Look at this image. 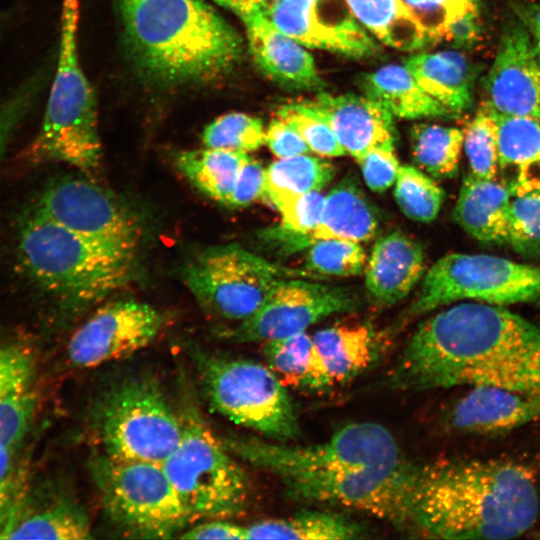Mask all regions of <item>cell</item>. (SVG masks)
<instances>
[{
	"instance_id": "5",
	"label": "cell",
	"mask_w": 540,
	"mask_h": 540,
	"mask_svg": "<svg viewBox=\"0 0 540 540\" xmlns=\"http://www.w3.org/2000/svg\"><path fill=\"white\" fill-rule=\"evenodd\" d=\"M134 246L86 236L34 211L23 222L20 259L43 288L76 305L123 287L136 267Z\"/></svg>"
},
{
	"instance_id": "22",
	"label": "cell",
	"mask_w": 540,
	"mask_h": 540,
	"mask_svg": "<svg viewBox=\"0 0 540 540\" xmlns=\"http://www.w3.org/2000/svg\"><path fill=\"white\" fill-rule=\"evenodd\" d=\"M492 112L500 181L512 196L540 190V118Z\"/></svg>"
},
{
	"instance_id": "25",
	"label": "cell",
	"mask_w": 540,
	"mask_h": 540,
	"mask_svg": "<svg viewBox=\"0 0 540 540\" xmlns=\"http://www.w3.org/2000/svg\"><path fill=\"white\" fill-rule=\"evenodd\" d=\"M378 224L377 211L357 181L347 175L325 196L321 221L304 238L308 247L324 239L359 243L375 236Z\"/></svg>"
},
{
	"instance_id": "49",
	"label": "cell",
	"mask_w": 540,
	"mask_h": 540,
	"mask_svg": "<svg viewBox=\"0 0 540 540\" xmlns=\"http://www.w3.org/2000/svg\"><path fill=\"white\" fill-rule=\"evenodd\" d=\"M181 539H245V526L226 518H211L189 527L178 536Z\"/></svg>"
},
{
	"instance_id": "1",
	"label": "cell",
	"mask_w": 540,
	"mask_h": 540,
	"mask_svg": "<svg viewBox=\"0 0 540 540\" xmlns=\"http://www.w3.org/2000/svg\"><path fill=\"white\" fill-rule=\"evenodd\" d=\"M220 439L236 458L275 475L295 500L362 510L412 532L420 464L408 460L378 423H351L308 446L234 435Z\"/></svg>"
},
{
	"instance_id": "29",
	"label": "cell",
	"mask_w": 540,
	"mask_h": 540,
	"mask_svg": "<svg viewBox=\"0 0 540 540\" xmlns=\"http://www.w3.org/2000/svg\"><path fill=\"white\" fill-rule=\"evenodd\" d=\"M91 539V524L85 509L74 500L60 497L35 506L24 498L8 539Z\"/></svg>"
},
{
	"instance_id": "46",
	"label": "cell",
	"mask_w": 540,
	"mask_h": 540,
	"mask_svg": "<svg viewBox=\"0 0 540 540\" xmlns=\"http://www.w3.org/2000/svg\"><path fill=\"white\" fill-rule=\"evenodd\" d=\"M36 88L33 82L26 80L0 104V169L12 136L31 106Z\"/></svg>"
},
{
	"instance_id": "16",
	"label": "cell",
	"mask_w": 540,
	"mask_h": 540,
	"mask_svg": "<svg viewBox=\"0 0 540 540\" xmlns=\"http://www.w3.org/2000/svg\"><path fill=\"white\" fill-rule=\"evenodd\" d=\"M262 10L303 46L352 57H366L376 50L375 42L343 0H269Z\"/></svg>"
},
{
	"instance_id": "28",
	"label": "cell",
	"mask_w": 540,
	"mask_h": 540,
	"mask_svg": "<svg viewBox=\"0 0 540 540\" xmlns=\"http://www.w3.org/2000/svg\"><path fill=\"white\" fill-rule=\"evenodd\" d=\"M366 96L404 119L447 118L454 115L426 93L405 65H387L365 77Z\"/></svg>"
},
{
	"instance_id": "21",
	"label": "cell",
	"mask_w": 540,
	"mask_h": 540,
	"mask_svg": "<svg viewBox=\"0 0 540 540\" xmlns=\"http://www.w3.org/2000/svg\"><path fill=\"white\" fill-rule=\"evenodd\" d=\"M538 418L540 396L487 386L470 387L448 415L454 429L476 434L507 432Z\"/></svg>"
},
{
	"instance_id": "7",
	"label": "cell",
	"mask_w": 540,
	"mask_h": 540,
	"mask_svg": "<svg viewBox=\"0 0 540 540\" xmlns=\"http://www.w3.org/2000/svg\"><path fill=\"white\" fill-rule=\"evenodd\" d=\"M92 419L104 454L121 460L161 464L183 431L181 413L148 374L109 384L95 402Z\"/></svg>"
},
{
	"instance_id": "27",
	"label": "cell",
	"mask_w": 540,
	"mask_h": 540,
	"mask_svg": "<svg viewBox=\"0 0 540 540\" xmlns=\"http://www.w3.org/2000/svg\"><path fill=\"white\" fill-rule=\"evenodd\" d=\"M405 66L421 88L454 116L471 107V69L461 53H419L410 56Z\"/></svg>"
},
{
	"instance_id": "32",
	"label": "cell",
	"mask_w": 540,
	"mask_h": 540,
	"mask_svg": "<svg viewBox=\"0 0 540 540\" xmlns=\"http://www.w3.org/2000/svg\"><path fill=\"white\" fill-rule=\"evenodd\" d=\"M366 533L356 521L322 511H305L245 526V539L347 540L364 538Z\"/></svg>"
},
{
	"instance_id": "30",
	"label": "cell",
	"mask_w": 540,
	"mask_h": 540,
	"mask_svg": "<svg viewBox=\"0 0 540 540\" xmlns=\"http://www.w3.org/2000/svg\"><path fill=\"white\" fill-rule=\"evenodd\" d=\"M263 355L285 387L313 392L333 387L313 338L306 332L265 342Z\"/></svg>"
},
{
	"instance_id": "4",
	"label": "cell",
	"mask_w": 540,
	"mask_h": 540,
	"mask_svg": "<svg viewBox=\"0 0 540 540\" xmlns=\"http://www.w3.org/2000/svg\"><path fill=\"white\" fill-rule=\"evenodd\" d=\"M125 34L138 66L164 83L208 81L241 55V39L202 0H119Z\"/></svg>"
},
{
	"instance_id": "43",
	"label": "cell",
	"mask_w": 540,
	"mask_h": 540,
	"mask_svg": "<svg viewBox=\"0 0 540 540\" xmlns=\"http://www.w3.org/2000/svg\"><path fill=\"white\" fill-rule=\"evenodd\" d=\"M13 448L0 443V539H8L25 498L23 476Z\"/></svg>"
},
{
	"instance_id": "6",
	"label": "cell",
	"mask_w": 540,
	"mask_h": 540,
	"mask_svg": "<svg viewBox=\"0 0 540 540\" xmlns=\"http://www.w3.org/2000/svg\"><path fill=\"white\" fill-rule=\"evenodd\" d=\"M80 0H63L59 55L38 134L25 156L32 162L57 161L78 169L96 168L101 157L97 106L79 61Z\"/></svg>"
},
{
	"instance_id": "38",
	"label": "cell",
	"mask_w": 540,
	"mask_h": 540,
	"mask_svg": "<svg viewBox=\"0 0 540 540\" xmlns=\"http://www.w3.org/2000/svg\"><path fill=\"white\" fill-rule=\"evenodd\" d=\"M470 173L481 179H496L498 174L497 128L492 110L484 103L464 131Z\"/></svg>"
},
{
	"instance_id": "17",
	"label": "cell",
	"mask_w": 540,
	"mask_h": 540,
	"mask_svg": "<svg viewBox=\"0 0 540 540\" xmlns=\"http://www.w3.org/2000/svg\"><path fill=\"white\" fill-rule=\"evenodd\" d=\"M485 92L484 103L498 114L540 118V55L522 21L504 28Z\"/></svg>"
},
{
	"instance_id": "13",
	"label": "cell",
	"mask_w": 540,
	"mask_h": 540,
	"mask_svg": "<svg viewBox=\"0 0 540 540\" xmlns=\"http://www.w3.org/2000/svg\"><path fill=\"white\" fill-rule=\"evenodd\" d=\"M358 302L349 287L284 278L251 317L225 333L242 343L279 340L330 315L353 311Z\"/></svg>"
},
{
	"instance_id": "52",
	"label": "cell",
	"mask_w": 540,
	"mask_h": 540,
	"mask_svg": "<svg viewBox=\"0 0 540 540\" xmlns=\"http://www.w3.org/2000/svg\"><path fill=\"white\" fill-rule=\"evenodd\" d=\"M216 3H218L219 5L223 6V7H226V8H229L230 9V2L229 0H214Z\"/></svg>"
},
{
	"instance_id": "31",
	"label": "cell",
	"mask_w": 540,
	"mask_h": 540,
	"mask_svg": "<svg viewBox=\"0 0 540 540\" xmlns=\"http://www.w3.org/2000/svg\"><path fill=\"white\" fill-rule=\"evenodd\" d=\"M357 21L384 44L414 51L431 44L404 0H343Z\"/></svg>"
},
{
	"instance_id": "20",
	"label": "cell",
	"mask_w": 540,
	"mask_h": 540,
	"mask_svg": "<svg viewBox=\"0 0 540 540\" xmlns=\"http://www.w3.org/2000/svg\"><path fill=\"white\" fill-rule=\"evenodd\" d=\"M425 271L422 246L400 231L380 237L373 245L364 269L369 299L387 307L404 299Z\"/></svg>"
},
{
	"instance_id": "11",
	"label": "cell",
	"mask_w": 540,
	"mask_h": 540,
	"mask_svg": "<svg viewBox=\"0 0 540 540\" xmlns=\"http://www.w3.org/2000/svg\"><path fill=\"white\" fill-rule=\"evenodd\" d=\"M538 298L540 268L493 255L451 253L429 268L405 317L461 300L505 306Z\"/></svg>"
},
{
	"instance_id": "8",
	"label": "cell",
	"mask_w": 540,
	"mask_h": 540,
	"mask_svg": "<svg viewBox=\"0 0 540 540\" xmlns=\"http://www.w3.org/2000/svg\"><path fill=\"white\" fill-rule=\"evenodd\" d=\"M190 355L211 409L278 442L299 438L300 425L288 391L268 365L198 348Z\"/></svg>"
},
{
	"instance_id": "24",
	"label": "cell",
	"mask_w": 540,
	"mask_h": 540,
	"mask_svg": "<svg viewBox=\"0 0 540 540\" xmlns=\"http://www.w3.org/2000/svg\"><path fill=\"white\" fill-rule=\"evenodd\" d=\"M512 195L496 179H481L471 173L462 181L453 210L454 220L482 243H508V211Z\"/></svg>"
},
{
	"instance_id": "14",
	"label": "cell",
	"mask_w": 540,
	"mask_h": 540,
	"mask_svg": "<svg viewBox=\"0 0 540 540\" xmlns=\"http://www.w3.org/2000/svg\"><path fill=\"white\" fill-rule=\"evenodd\" d=\"M165 325L153 306L120 300L105 304L71 336L67 359L75 368H94L126 358L152 343Z\"/></svg>"
},
{
	"instance_id": "9",
	"label": "cell",
	"mask_w": 540,
	"mask_h": 540,
	"mask_svg": "<svg viewBox=\"0 0 540 540\" xmlns=\"http://www.w3.org/2000/svg\"><path fill=\"white\" fill-rule=\"evenodd\" d=\"M182 436L161 466L191 518H228L242 513L250 496L248 477L236 457L186 399Z\"/></svg>"
},
{
	"instance_id": "51",
	"label": "cell",
	"mask_w": 540,
	"mask_h": 540,
	"mask_svg": "<svg viewBox=\"0 0 540 540\" xmlns=\"http://www.w3.org/2000/svg\"><path fill=\"white\" fill-rule=\"evenodd\" d=\"M269 0H229L230 9L240 17L255 10L262 9Z\"/></svg>"
},
{
	"instance_id": "47",
	"label": "cell",
	"mask_w": 540,
	"mask_h": 540,
	"mask_svg": "<svg viewBox=\"0 0 540 540\" xmlns=\"http://www.w3.org/2000/svg\"><path fill=\"white\" fill-rule=\"evenodd\" d=\"M265 198V169L260 162L250 157L243 163L229 203L240 208Z\"/></svg>"
},
{
	"instance_id": "36",
	"label": "cell",
	"mask_w": 540,
	"mask_h": 540,
	"mask_svg": "<svg viewBox=\"0 0 540 540\" xmlns=\"http://www.w3.org/2000/svg\"><path fill=\"white\" fill-rule=\"evenodd\" d=\"M464 131L438 124H417L411 130L414 162L433 178H451L457 174Z\"/></svg>"
},
{
	"instance_id": "45",
	"label": "cell",
	"mask_w": 540,
	"mask_h": 540,
	"mask_svg": "<svg viewBox=\"0 0 540 540\" xmlns=\"http://www.w3.org/2000/svg\"><path fill=\"white\" fill-rule=\"evenodd\" d=\"M324 202L321 191H313L284 203L277 209L281 225L296 233L310 234L321 221Z\"/></svg>"
},
{
	"instance_id": "10",
	"label": "cell",
	"mask_w": 540,
	"mask_h": 540,
	"mask_svg": "<svg viewBox=\"0 0 540 540\" xmlns=\"http://www.w3.org/2000/svg\"><path fill=\"white\" fill-rule=\"evenodd\" d=\"M91 471L108 521L125 537L169 539L192 519L161 464L103 453Z\"/></svg>"
},
{
	"instance_id": "39",
	"label": "cell",
	"mask_w": 540,
	"mask_h": 540,
	"mask_svg": "<svg viewBox=\"0 0 540 540\" xmlns=\"http://www.w3.org/2000/svg\"><path fill=\"white\" fill-rule=\"evenodd\" d=\"M307 249L305 269L310 273L348 277L359 275L365 269L366 255L358 242L324 239Z\"/></svg>"
},
{
	"instance_id": "18",
	"label": "cell",
	"mask_w": 540,
	"mask_h": 540,
	"mask_svg": "<svg viewBox=\"0 0 540 540\" xmlns=\"http://www.w3.org/2000/svg\"><path fill=\"white\" fill-rule=\"evenodd\" d=\"M307 102L356 161L370 148L394 140L393 115L366 95L322 93Z\"/></svg>"
},
{
	"instance_id": "15",
	"label": "cell",
	"mask_w": 540,
	"mask_h": 540,
	"mask_svg": "<svg viewBox=\"0 0 540 540\" xmlns=\"http://www.w3.org/2000/svg\"><path fill=\"white\" fill-rule=\"evenodd\" d=\"M36 211L80 234L137 247L141 225L137 216L108 190L80 178L53 183Z\"/></svg>"
},
{
	"instance_id": "50",
	"label": "cell",
	"mask_w": 540,
	"mask_h": 540,
	"mask_svg": "<svg viewBox=\"0 0 540 540\" xmlns=\"http://www.w3.org/2000/svg\"><path fill=\"white\" fill-rule=\"evenodd\" d=\"M518 14L529 30L540 55V6L535 4L523 5Z\"/></svg>"
},
{
	"instance_id": "23",
	"label": "cell",
	"mask_w": 540,
	"mask_h": 540,
	"mask_svg": "<svg viewBox=\"0 0 540 540\" xmlns=\"http://www.w3.org/2000/svg\"><path fill=\"white\" fill-rule=\"evenodd\" d=\"M32 357L14 345H0V443L14 447L26 434L37 406Z\"/></svg>"
},
{
	"instance_id": "35",
	"label": "cell",
	"mask_w": 540,
	"mask_h": 540,
	"mask_svg": "<svg viewBox=\"0 0 540 540\" xmlns=\"http://www.w3.org/2000/svg\"><path fill=\"white\" fill-rule=\"evenodd\" d=\"M431 43L467 44L479 31L480 0H404Z\"/></svg>"
},
{
	"instance_id": "33",
	"label": "cell",
	"mask_w": 540,
	"mask_h": 540,
	"mask_svg": "<svg viewBox=\"0 0 540 540\" xmlns=\"http://www.w3.org/2000/svg\"><path fill=\"white\" fill-rule=\"evenodd\" d=\"M247 152L208 148L181 152L176 158L180 172L203 194L229 206Z\"/></svg>"
},
{
	"instance_id": "53",
	"label": "cell",
	"mask_w": 540,
	"mask_h": 540,
	"mask_svg": "<svg viewBox=\"0 0 540 540\" xmlns=\"http://www.w3.org/2000/svg\"><path fill=\"white\" fill-rule=\"evenodd\" d=\"M539 537H540V535H539Z\"/></svg>"
},
{
	"instance_id": "19",
	"label": "cell",
	"mask_w": 540,
	"mask_h": 540,
	"mask_svg": "<svg viewBox=\"0 0 540 540\" xmlns=\"http://www.w3.org/2000/svg\"><path fill=\"white\" fill-rule=\"evenodd\" d=\"M250 51L258 68L270 79L292 88L320 85L312 55L304 46L276 27L262 9L240 17Z\"/></svg>"
},
{
	"instance_id": "40",
	"label": "cell",
	"mask_w": 540,
	"mask_h": 540,
	"mask_svg": "<svg viewBox=\"0 0 540 540\" xmlns=\"http://www.w3.org/2000/svg\"><path fill=\"white\" fill-rule=\"evenodd\" d=\"M202 140L208 148L249 152L265 143V130L260 119L234 112L208 124Z\"/></svg>"
},
{
	"instance_id": "26",
	"label": "cell",
	"mask_w": 540,
	"mask_h": 540,
	"mask_svg": "<svg viewBox=\"0 0 540 540\" xmlns=\"http://www.w3.org/2000/svg\"><path fill=\"white\" fill-rule=\"evenodd\" d=\"M314 344L333 386L356 378L380 357L382 340L368 325H335L317 331Z\"/></svg>"
},
{
	"instance_id": "3",
	"label": "cell",
	"mask_w": 540,
	"mask_h": 540,
	"mask_svg": "<svg viewBox=\"0 0 540 540\" xmlns=\"http://www.w3.org/2000/svg\"><path fill=\"white\" fill-rule=\"evenodd\" d=\"M540 499L532 471L496 459L420 464L412 532L435 539H512L529 531Z\"/></svg>"
},
{
	"instance_id": "34",
	"label": "cell",
	"mask_w": 540,
	"mask_h": 540,
	"mask_svg": "<svg viewBox=\"0 0 540 540\" xmlns=\"http://www.w3.org/2000/svg\"><path fill=\"white\" fill-rule=\"evenodd\" d=\"M335 174V167L320 157L278 158L265 169V198L278 209L296 197L322 191Z\"/></svg>"
},
{
	"instance_id": "44",
	"label": "cell",
	"mask_w": 540,
	"mask_h": 540,
	"mask_svg": "<svg viewBox=\"0 0 540 540\" xmlns=\"http://www.w3.org/2000/svg\"><path fill=\"white\" fill-rule=\"evenodd\" d=\"M367 186L375 192L387 190L396 180L400 165L394 140L380 143L357 160Z\"/></svg>"
},
{
	"instance_id": "41",
	"label": "cell",
	"mask_w": 540,
	"mask_h": 540,
	"mask_svg": "<svg viewBox=\"0 0 540 540\" xmlns=\"http://www.w3.org/2000/svg\"><path fill=\"white\" fill-rule=\"evenodd\" d=\"M276 116L297 131L312 152L322 157L347 154L329 124L307 101L284 104Z\"/></svg>"
},
{
	"instance_id": "37",
	"label": "cell",
	"mask_w": 540,
	"mask_h": 540,
	"mask_svg": "<svg viewBox=\"0 0 540 540\" xmlns=\"http://www.w3.org/2000/svg\"><path fill=\"white\" fill-rule=\"evenodd\" d=\"M395 182V200L408 218L428 223L438 216L444 192L428 174L414 166L403 165Z\"/></svg>"
},
{
	"instance_id": "48",
	"label": "cell",
	"mask_w": 540,
	"mask_h": 540,
	"mask_svg": "<svg viewBox=\"0 0 540 540\" xmlns=\"http://www.w3.org/2000/svg\"><path fill=\"white\" fill-rule=\"evenodd\" d=\"M265 143L278 158L308 154L311 151L298 132L277 116L265 130Z\"/></svg>"
},
{
	"instance_id": "42",
	"label": "cell",
	"mask_w": 540,
	"mask_h": 540,
	"mask_svg": "<svg viewBox=\"0 0 540 540\" xmlns=\"http://www.w3.org/2000/svg\"><path fill=\"white\" fill-rule=\"evenodd\" d=\"M508 243L518 253L540 251V190L512 196L508 211Z\"/></svg>"
},
{
	"instance_id": "2",
	"label": "cell",
	"mask_w": 540,
	"mask_h": 540,
	"mask_svg": "<svg viewBox=\"0 0 540 540\" xmlns=\"http://www.w3.org/2000/svg\"><path fill=\"white\" fill-rule=\"evenodd\" d=\"M389 385L410 391L487 386L540 396V325L504 306L456 304L417 326Z\"/></svg>"
},
{
	"instance_id": "12",
	"label": "cell",
	"mask_w": 540,
	"mask_h": 540,
	"mask_svg": "<svg viewBox=\"0 0 540 540\" xmlns=\"http://www.w3.org/2000/svg\"><path fill=\"white\" fill-rule=\"evenodd\" d=\"M287 275L236 243L205 249L183 270L186 286L206 312L239 323L251 317Z\"/></svg>"
}]
</instances>
